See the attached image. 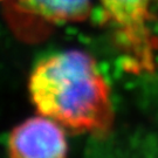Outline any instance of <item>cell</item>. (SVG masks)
<instances>
[{
  "mask_svg": "<svg viewBox=\"0 0 158 158\" xmlns=\"http://www.w3.org/2000/svg\"><path fill=\"white\" fill-rule=\"evenodd\" d=\"M12 31L25 41H39L54 26L80 23L90 15L93 0H4Z\"/></svg>",
  "mask_w": 158,
  "mask_h": 158,
  "instance_id": "3",
  "label": "cell"
},
{
  "mask_svg": "<svg viewBox=\"0 0 158 158\" xmlns=\"http://www.w3.org/2000/svg\"><path fill=\"white\" fill-rule=\"evenodd\" d=\"M28 88L39 114L63 128L96 136L111 129L109 87L85 52L69 49L41 60L29 76Z\"/></svg>",
  "mask_w": 158,
  "mask_h": 158,
  "instance_id": "1",
  "label": "cell"
},
{
  "mask_svg": "<svg viewBox=\"0 0 158 158\" xmlns=\"http://www.w3.org/2000/svg\"><path fill=\"white\" fill-rule=\"evenodd\" d=\"M103 20L114 38L128 53L132 66H149L156 48L151 23V6L156 0H98Z\"/></svg>",
  "mask_w": 158,
  "mask_h": 158,
  "instance_id": "2",
  "label": "cell"
},
{
  "mask_svg": "<svg viewBox=\"0 0 158 158\" xmlns=\"http://www.w3.org/2000/svg\"><path fill=\"white\" fill-rule=\"evenodd\" d=\"M0 1H4V0H0Z\"/></svg>",
  "mask_w": 158,
  "mask_h": 158,
  "instance_id": "5",
  "label": "cell"
},
{
  "mask_svg": "<svg viewBox=\"0 0 158 158\" xmlns=\"http://www.w3.org/2000/svg\"><path fill=\"white\" fill-rule=\"evenodd\" d=\"M7 148L10 158H66L68 151L63 127L41 114L12 130Z\"/></svg>",
  "mask_w": 158,
  "mask_h": 158,
  "instance_id": "4",
  "label": "cell"
}]
</instances>
